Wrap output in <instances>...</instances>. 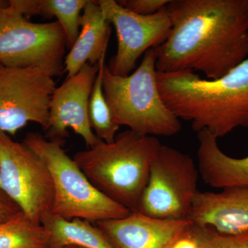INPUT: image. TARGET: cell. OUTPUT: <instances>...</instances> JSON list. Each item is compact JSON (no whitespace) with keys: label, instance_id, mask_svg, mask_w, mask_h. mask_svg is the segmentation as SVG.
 Here are the masks:
<instances>
[{"label":"cell","instance_id":"1","mask_svg":"<svg viewBox=\"0 0 248 248\" xmlns=\"http://www.w3.org/2000/svg\"><path fill=\"white\" fill-rule=\"evenodd\" d=\"M172 29L155 49L160 73L224 76L248 58V0H171Z\"/></svg>","mask_w":248,"mask_h":248},{"label":"cell","instance_id":"2","mask_svg":"<svg viewBox=\"0 0 248 248\" xmlns=\"http://www.w3.org/2000/svg\"><path fill=\"white\" fill-rule=\"evenodd\" d=\"M158 88L166 107L197 133L223 138L248 127V58L224 76L202 79L194 72H157Z\"/></svg>","mask_w":248,"mask_h":248},{"label":"cell","instance_id":"3","mask_svg":"<svg viewBox=\"0 0 248 248\" xmlns=\"http://www.w3.org/2000/svg\"><path fill=\"white\" fill-rule=\"evenodd\" d=\"M161 145L156 137L128 130L117 135L112 143L101 141L78 152L73 159L99 192L133 213L139 211L152 163Z\"/></svg>","mask_w":248,"mask_h":248},{"label":"cell","instance_id":"4","mask_svg":"<svg viewBox=\"0 0 248 248\" xmlns=\"http://www.w3.org/2000/svg\"><path fill=\"white\" fill-rule=\"evenodd\" d=\"M155 49L143 55L141 63L127 76L112 74L107 65L103 74L104 96L114 122L141 135L171 137L182 124L160 94Z\"/></svg>","mask_w":248,"mask_h":248},{"label":"cell","instance_id":"5","mask_svg":"<svg viewBox=\"0 0 248 248\" xmlns=\"http://www.w3.org/2000/svg\"><path fill=\"white\" fill-rule=\"evenodd\" d=\"M23 143L45 162L54 186L52 213L66 218L92 223L118 219L130 212L111 200L91 184L74 159L63 148V140H48L37 133H28Z\"/></svg>","mask_w":248,"mask_h":248},{"label":"cell","instance_id":"6","mask_svg":"<svg viewBox=\"0 0 248 248\" xmlns=\"http://www.w3.org/2000/svg\"><path fill=\"white\" fill-rule=\"evenodd\" d=\"M66 35L58 21L31 22L11 6L0 10V64L40 68L55 78L64 73Z\"/></svg>","mask_w":248,"mask_h":248},{"label":"cell","instance_id":"7","mask_svg":"<svg viewBox=\"0 0 248 248\" xmlns=\"http://www.w3.org/2000/svg\"><path fill=\"white\" fill-rule=\"evenodd\" d=\"M199 175L190 156L161 145L152 163L138 212L160 219H187L199 192Z\"/></svg>","mask_w":248,"mask_h":248},{"label":"cell","instance_id":"8","mask_svg":"<svg viewBox=\"0 0 248 248\" xmlns=\"http://www.w3.org/2000/svg\"><path fill=\"white\" fill-rule=\"evenodd\" d=\"M0 189L37 224L52 213L54 186L48 168L35 152L1 130Z\"/></svg>","mask_w":248,"mask_h":248},{"label":"cell","instance_id":"9","mask_svg":"<svg viewBox=\"0 0 248 248\" xmlns=\"http://www.w3.org/2000/svg\"><path fill=\"white\" fill-rule=\"evenodd\" d=\"M53 77L40 68L0 64V130L15 136L30 122L48 128Z\"/></svg>","mask_w":248,"mask_h":248},{"label":"cell","instance_id":"10","mask_svg":"<svg viewBox=\"0 0 248 248\" xmlns=\"http://www.w3.org/2000/svg\"><path fill=\"white\" fill-rule=\"evenodd\" d=\"M104 17L117 32V53L108 66L115 76H129L137 61L149 49L167 40L172 29L166 6L151 16H141L125 9L114 0H99Z\"/></svg>","mask_w":248,"mask_h":248},{"label":"cell","instance_id":"11","mask_svg":"<svg viewBox=\"0 0 248 248\" xmlns=\"http://www.w3.org/2000/svg\"><path fill=\"white\" fill-rule=\"evenodd\" d=\"M98 71L99 63L94 66L86 63L76 75L56 87L50 102L45 138L63 140L69 135L68 128H71L89 148L102 141L93 133L89 115L90 97Z\"/></svg>","mask_w":248,"mask_h":248},{"label":"cell","instance_id":"12","mask_svg":"<svg viewBox=\"0 0 248 248\" xmlns=\"http://www.w3.org/2000/svg\"><path fill=\"white\" fill-rule=\"evenodd\" d=\"M187 219L224 234L248 232V186L223 188L220 192L196 195Z\"/></svg>","mask_w":248,"mask_h":248},{"label":"cell","instance_id":"13","mask_svg":"<svg viewBox=\"0 0 248 248\" xmlns=\"http://www.w3.org/2000/svg\"><path fill=\"white\" fill-rule=\"evenodd\" d=\"M190 221L166 220L130 213L118 219L94 223L114 248H166Z\"/></svg>","mask_w":248,"mask_h":248},{"label":"cell","instance_id":"14","mask_svg":"<svg viewBox=\"0 0 248 248\" xmlns=\"http://www.w3.org/2000/svg\"><path fill=\"white\" fill-rule=\"evenodd\" d=\"M79 36L64 59L67 78L74 76L86 63L97 65L106 55L110 24L104 17L98 1L89 0L80 19Z\"/></svg>","mask_w":248,"mask_h":248},{"label":"cell","instance_id":"15","mask_svg":"<svg viewBox=\"0 0 248 248\" xmlns=\"http://www.w3.org/2000/svg\"><path fill=\"white\" fill-rule=\"evenodd\" d=\"M197 160L204 182L215 188L248 186V156L236 159L225 154L216 137L208 131L197 133Z\"/></svg>","mask_w":248,"mask_h":248},{"label":"cell","instance_id":"16","mask_svg":"<svg viewBox=\"0 0 248 248\" xmlns=\"http://www.w3.org/2000/svg\"><path fill=\"white\" fill-rule=\"evenodd\" d=\"M89 0H10L9 6L27 19L35 16L55 17L71 48L79 34L81 13Z\"/></svg>","mask_w":248,"mask_h":248},{"label":"cell","instance_id":"17","mask_svg":"<svg viewBox=\"0 0 248 248\" xmlns=\"http://www.w3.org/2000/svg\"><path fill=\"white\" fill-rule=\"evenodd\" d=\"M42 225L49 232V247L77 246L82 248H114L102 231L91 222L81 218L66 219L48 214Z\"/></svg>","mask_w":248,"mask_h":248},{"label":"cell","instance_id":"18","mask_svg":"<svg viewBox=\"0 0 248 248\" xmlns=\"http://www.w3.org/2000/svg\"><path fill=\"white\" fill-rule=\"evenodd\" d=\"M49 232L23 212L0 223V248H49Z\"/></svg>","mask_w":248,"mask_h":248},{"label":"cell","instance_id":"19","mask_svg":"<svg viewBox=\"0 0 248 248\" xmlns=\"http://www.w3.org/2000/svg\"><path fill=\"white\" fill-rule=\"evenodd\" d=\"M106 55L99 62V71L94 80L89 99V115L92 130L99 140L107 143H112L120 126L114 122L103 89V74Z\"/></svg>","mask_w":248,"mask_h":248},{"label":"cell","instance_id":"20","mask_svg":"<svg viewBox=\"0 0 248 248\" xmlns=\"http://www.w3.org/2000/svg\"><path fill=\"white\" fill-rule=\"evenodd\" d=\"M208 233L209 228L190 221L166 248H206Z\"/></svg>","mask_w":248,"mask_h":248},{"label":"cell","instance_id":"21","mask_svg":"<svg viewBox=\"0 0 248 248\" xmlns=\"http://www.w3.org/2000/svg\"><path fill=\"white\" fill-rule=\"evenodd\" d=\"M206 248H248V232L241 234H224L209 228Z\"/></svg>","mask_w":248,"mask_h":248},{"label":"cell","instance_id":"22","mask_svg":"<svg viewBox=\"0 0 248 248\" xmlns=\"http://www.w3.org/2000/svg\"><path fill=\"white\" fill-rule=\"evenodd\" d=\"M170 0H122L117 1L124 8L141 16H151L159 12Z\"/></svg>","mask_w":248,"mask_h":248},{"label":"cell","instance_id":"23","mask_svg":"<svg viewBox=\"0 0 248 248\" xmlns=\"http://www.w3.org/2000/svg\"><path fill=\"white\" fill-rule=\"evenodd\" d=\"M22 212L20 208L0 189V223Z\"/></svg>","mask_w":248,"mask_h":248},{"label":"cell","instance_id":"24","mask_svg":"<svg viewBox=\"0 0 248 248\" xmlns=\"http://www.w3.org/2000/svg\"><path fill=\"white\" fill-rule=\"evenodd\" d=\"M9 6V1L5 0H0V10L5 9Z\"/></svg>","mask_w":248,"mask_h":248},{"label":"cell","instance_id":"25","mask_svg":"<svg viewBox=\"0 0 248 248\" xmlns=\"http://www.w3.org/2000/svg\"><path fill=\"white\" fill-rule=\"evenodd\" d=\"M82 248L77 247V246H63V247H60V248Z\"/></svg>","mask_w":248,"mask_h":248}]
</instances>
